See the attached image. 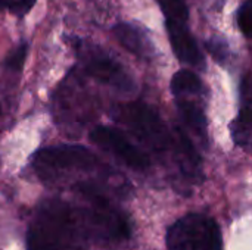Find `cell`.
<instances>
[{"instance_id": "10", "label": "cell", "mask_w": 252, "mask_h": 250, "mask_svg": "<svg viewBox=\"0 0 252 250\" xmlns=\"http://www.w3.org/2000/svg\"><path fill=\"white\" fill-rule=\"evenodd\" d=\"M239 115L230 124L232 139L241 147H250L251 143V100H242Z\"/></svg>"}, {"instance_id": "5", "label": "cell", "mask_w": 252, "mask_h": 250, "mask_svg": "<svg viewBox=\"0 0 252 250\" xmlns=\"http://www.w3.org/2000/svg\"><path fill=\"white\" fill-rule=\"evenodd\" d=\"M77 53L84 74L114 90L131 94L136 91V81L128 71L109 53L96 46H86L77 41Z\"/></svg>"}, {"instance_id": "1", "label": "cell", "mask_w": 252, "mask_h": 250, "mask_svg": "<svg viewBox=\"0 0 252 250\" xmlns=\"http://www.w3.org/2000/svg\"><path fill=\"white\" fill-rule=\"evenodd\" d=\"M112 118L131 131L148 149L159 155L171 156L180 175L189 184H199L204 180L202 161L192 140L182 131L173 134L161 115L148 103L130 102L114 106Z\"/></svg>"}, {"instance_id": "8", "label": "cell", "mask_w": 252, "mask_h": 250, "mask_svg": "<svg viewBox=\"0 0 252 250\" xmlns=\"http://www.w3.org/2000/svg\"><path fill=\"white\" fill-rule=\"evenodd\" d=\"M112 34L115 40L131 55L142 59H149L154 55V46L139 28L130 24H117L112 28Z\"/></svg>"}, {"instance_id": "11", "label": "cell", "mask_w": 252, "mask_h": 250, "mask_svg": "<svg viewBox=\"0 0 252 250\" xmlns=\"http://www.w3.org/2000/svg\"><path fill=\"white\" fill-rule=\"evenodd\" d=\"M170 90L176 97H182L186 94H198L202 91V81L196 72L189 69H180L173 75Z\"/></svg>"}, {"instance_id": "2", "label": "cell", "mask_w": 252, "mask_h": 250, "mask_svg": "<svg viewBox=\"0 0 252 250\" xmlns=\"http://www.w3.org/2000/svg\"><path fill=\"white\" fill-rule=\"evenodd\" d=\"M31 167L35 175L50 186L96 181L112 189L120 197H124L127 193L124 178L102 165L100 159L84 146L59 144L43 147L34 153Z\"/></svg>"}, {"instance_id": "14", "label": "cell", "mask_w": 252, "mask_h": 250, "mask_svg": "<svg viewBox=\"0 0 252 250\" xmlns=\"http://www.w3.org/2000/svg\"><path fill=\"white\" fill-rule=\"evenodd\" d=\"M238 27L242 31V34L250 38L252 28V3L251 0H247L238 10Z\"/></svg>"}, {"instance_id": "18", "label": "cell", "mask_w": 252, "mask_h": 250, "mask_svg": "<svg viewBox=\"0 0 252 250\" xmlns=\"http://www.w3.org/2000/svg\"><path fill=\"white\" fill-rule=\"evenodd\" d=\"M0 113H1V106H0Z\"/></svg>"}, {"instance_id": "12", "label": "cell", "mask_w": 252, "mask_h": 250, "mask_svg": "<svg viewBox=\"0 0 252 250\" xmlns=\"http://www.w3.org/2000/svg\"><path fill=\"white\" fill-rule=\"evenodd\" d=\"M28 55V44L27 43H21L19 46H16L1 62V72L4 75V83L7 81L9 77L15 78L16 74L21 75L24 65H25V59Z\"/></svg>"}, {"instance_id": "17", "label": "cell", "mask_w": 252, "mask_h": 250, "mask_svg": "<svg viewBox=\"0 0 252 250\" xmlns=\"http://www.w3.org/2000/svg\"><path fill=\"white\" fill-rule=\"evenodd\" d=\"M13 0H0V10H4V9H9V6L12 4Z\"/></svg>"}, {"instance_id": "16", "label": "cell", "mask_w": 252, "mask_h": 250, "mask_svg": "<svg viewBox=\"0 0 252 250\" xmlns=\"http://www.w3.org/2000/svg\"><path fill=\"white\" fill-rule=\"evenodd\" d=\"M35 1H37V0H13L12 4L9 6V10H10L15 16L22 18V16H25V15L34 7Z\"/></svg>"}, {"instance_id": "7", "label": "cell", "mask_w": 252, "mask_h": 250, "mask_svg": "<svg viewBox=\"0 0 252 250\" xmlns=\"http://www.w3.org/2000/svg\"><path fill=\"white\" fill-rule=\"evenodd\" d=\"M188 21L165 18V29L168 34L170 44L173 47L174 55L180 62H185L195 68H205L204 55L195 41L188 24Z\"/></svg>"}, {"instance_id": "9", "label": "cell", "mask_w": 252, "mask_h": 250, "mask_svg": "<svg viewBox=\"0 0 252 250\" xmlns=\"http://www.w3.org/2000/svg\"><path fill=\"white\" fill-rule=\"evenodd\" d=\"M177 112L182 118V122L185 124L189 131L195 134V137L201 141L202 146H207L208 141V124L207 116L202 108H199L196 103L186 100V99H177L176 102Z\"/></svg>"}, {"instance_id": "4", "label": "cell", "mask_w": 252, "mask_h": 250, "mask_svg": "<svg viewBox=\"0 0 252 250\" xmlns=\"http://www.w3.org/2000/svg\"><path fill=\"white\" fill-rule=\"evenodd\" d=\"M165 245L167 250H223V236L213 217L190 212L168 227Z\"/></svg>"}, {"instance_id": "3", "label": "cell", "mask_w": 252, "mask_h": 250, "mask_svg": "<svg viewBox=\"0 0 252 250\" xmlns=\"http://www.w3.org/2000/svg\"><path fill=\"white\" fill-rule=\"evenodd\" d=\"M65 199L43 200L28 225L27 250H89Z\"/></svg>"}, {"instance_id": "13", "label": "cell", "mask_w": 252, "mask_h": 250, "mask_svg": "<svg viewBox=\"0 0 252 250\" xmlns=\"http://www.w3.org/2000/svg\"><path fill=\"white\" fill-rule=\"evenodd\" d=\"M161 10L164 12L165 18H173V19H182L188 21L189 12L183 0H157Z\"/></svg>"}, {"instance_id": "6", "label": "cell", "mask_w": 252, "mask_h": 250, "mask_svg": "<svg viewBox=\"0 0 252 250\" xmlns=\"http://www.w3.org/2000/svg\"><path fill=\"white\" fill-rule=\"evenodd\" d=\"M90 140L97 147L114 155L120 162L137 172H146L151 168L149 156L133 144L127 136L118 128L109 125H99L90 131Z\"/></svg>"}, {"instance_id": "15", "label": "cell", "mask_w": 252, "mask_h": 250, "mask_svg": "<svg viewBox=\"0 0 252 250\" xmlns=\"http://www.w3.org/2000/svg\"><path fill=\"white\" fill-rule=\"evenodd\" d=\"M205 49L220 63H223L229 56V46H227V43H224L220 38H211V40L205 41Z\"/></svg>"}]
</instances>
